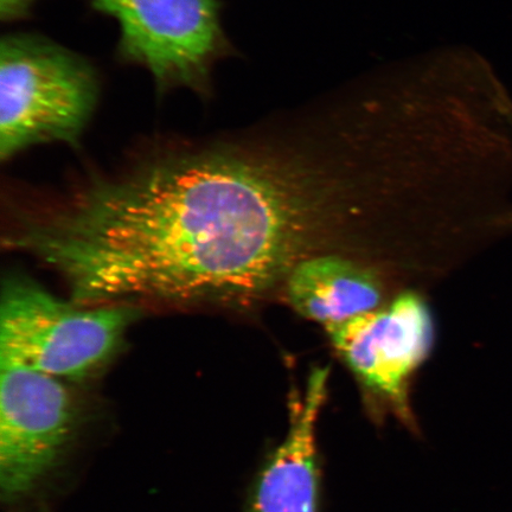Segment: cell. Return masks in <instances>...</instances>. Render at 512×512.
I'll list each match as a JSON object with an SVG mask.
<instances>
[{"label":"cell","mask_w":512,"mask_h":512,"mask_svg":"<svg viewBox=\"0 0 512 512\" xmlns=\"http://www.w3.org/2000/svg\"><path fill=\"white\" fill-rule=\"evenodd\" d=\"M254 130L155 153L30 219L11 243L61 275L80 305H254L279 290Z\"/></svg>","instance_id":"obj_1"},{"label":"cell","mask_w":512,"mask_h":512,"mask_svg":"<svg viewBox=\"0 0 512 512\" xmlns=\"http://www.w3.org/2000/svg\"><path fill=\"white\" fill-rule=\"evenodd\" d=\"M92 64L37 35L5 36L0 44V156L28 147L78 143L98 105Z\"/></svg>","instance_id":"obj_2"},{"label":"cell","mask_w":512,"mask_h":512,"mask_svg":"<svg viewBox=\"0 0 512 512\" xmlns=\"http://www.w3.org/2000/svg\"><path fill=\"white\" fill-rule=\"evenodd\" d=\"M138 315L124 304H69L34 281L10 277L0 297V358L57 379H86L112 361Z\"/></svg>","instance_id":"obj_3"},{"label":"cell","mask_w":512,"mask_h":512,"mask_svg":"<svg viewBox=\"0 0 512 512\" xmlns=\"http://www.w3.org/2000/svg\"><path fill=\"white\" fill-rule=\"evenodd\" d=\"M119 24L118 53L152 75L159 93L208 98L213 70L230 53L217 0H91Z\"/></svg>","instance_id":"obj_4"},{"label":"cell","mask_w":512,"mask_h":512,"mask_svg":"<svg viewBox=\"0 0 512 512\" xmlns=\"http://www.w3.org/2000/svg\"><path fill=\"white\" fill-rule=\"evenodd\" d=\"M325 329L332 348L371 403L411 426L412 377L431 354L435 339L425 297L407 288L379 309Z\"/></svg>","instance_id":"obj_5"},{"label":"cell","mask_w":512,"mask_h":512,"mask_svg":"<svg viewBox=\"0 0 512 512\" xmlns=\"http://www.w3.org/2000/svg\"><path fill=\"white\" fill-rule=\"evenodd\" d=\"M75 407L60 379L0 358V490L28 495L53 471L72 438Z\"/></svg>","instance_id":"obj_6"},{"label":"cell","mask_w":512,"mask_h":512,"mask_svg":"<svg viewBox=\"0 0 512 512\" xmlns=\"http://www.w3.org/2000/svg\"><path fill=\"white\" fill-rule=\"evenodd\" d=\"M326 399V373L313 374L302 399L291 407L283 443L256 480L249 512H318L317 422Z\"/></svg>","instance_id":"obj_7"},{"label":"cell","mask_w":512,"mask_h":512,"mask_svg":"<svg viewBox=\"0 0 512 512\" xmlns=\"http://www.w3.org/2000/svg\"><path fill=\"white\" fill-rule=\"evenodd\" d=\"M395 285L366 262L342 255H323L298 265L283 292L300 316L326 326L379 309Z\"/></svg>","instance_id":"obj_8"},{"label":"cell","mask_w":512,"mask_h":512,"mask_svg":"<svg viewBox=\"0 0 512 512\" xmlns=\"http://www.w3.org/2000/svg\"><path fill=\"white\" fill-rule=\"evenodd\" d=\"M35 0H0L3 21H16L29 14Z\"/></svg>","instance_id":"obj_9"}]
</instances>
